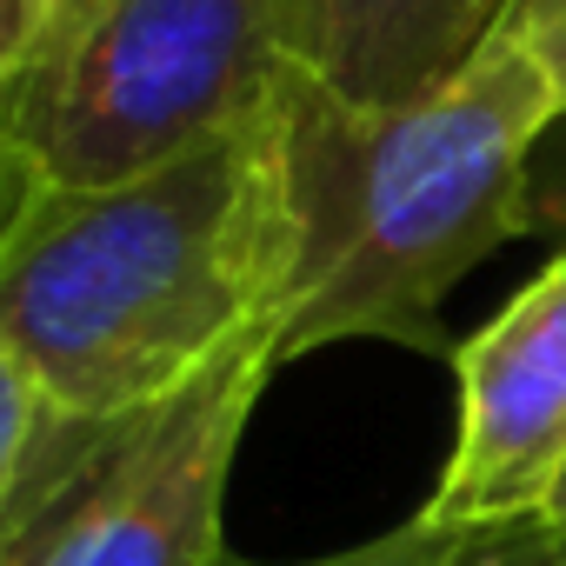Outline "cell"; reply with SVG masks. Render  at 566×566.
Here are the masks:
<instances>
[{
  "label": "cell",
  "mask_w": 566,
  "mask_h": 566,
  "mask_svg": "<svg viewBox=\"0 0 566 566\" xmlns=\"http://www.w3.org/2000/svg\"><path fill=\"white\" fill-rule=\"evenodd\" d=\"M287 260L294 207L273 87L260 114L127 187L0 213V340L48 413L134 420L253 334H280Z\"/></svg>",
  "instance_id": "1"
},
{
  "label": "cell",
  "mask_w": 566,
  "mask_h": 566,
  "mask_svg": "<svg viewBox=\"0 0 566 566\" xmlns=\"http://www.w3.org/2000/svg\"><path fill=\"white\" fill-rule=\"evenodd\" d=\"M559 120V87L520 28H500L453 81L400 107H354L287 67L294 260L280 294V367L387 340L447 354L440 307L506 240H526V167Z\"/></svg>",
  "instance_id": "2"
},
{
  "label": "cell",
  "mask_w": 566,
  "mask_h": 566,
  "mask_svg": "<svg viewBox=\"0 0 566 566\" xmlns=\"http://www.w3.org/2000/svg\"><path fill=\"white\" fill-rule=\"evenodd\" d=\"M280 74V0H101L21 54L0 107V213L127 187L260 114Z\"/></svg>",
  "instance_id": "3"
},
{
  "label": "cell",
  "mask_w": 566,
  "mask_h": 566,
  "mask_svg": "<svg viewBox=\"0 0 566 566\" xmlns=\"http://www.w3.org/2000/svg\"><path fill=\"white\" fill-rule=\"evenodd\" d=\"M453 453L413 520L526 526L566 480V247L453 347Z\"/></svg>",
  "instance_id": "4"
},
{
  "label": "cell",
  "mask_w": 566,
  "mask_h": 566,
  "mask_svg": "<svg viewBox=\"0 0 566 566\" xmlns=\"http://www.w3.org/2000/svg\"><path fill=\"white\" fill-rule=\"evenodd\" d=\"M273 367L280 334H253L187 394L154 407L48 566H227V480Z\"/></svg>",
  "instance_id": "5"
},
{
  "label": "cell",
  "mask_w": 566,
  "mask_h": 566,
  "mask_svg": "<svg viewBox=\"0 0 566 566\" xmlns=\"http://www.w3.org/2000/svg\"><path fill=\"white\" fill-rule=\"evenodd\" d=\"M520 0H280L287 67L354 107H400L453 81Z\"/></svg>",
  "instance_id": "6"
},
{
  "label": "cell",
  "mask_w": 566,
  "mask_h": 566,
  "mask_svg": "<svg viewBox=\"0 0 566 566\" xmlns=\"http://www.w3.org/2000/svg\"><path fill=\"white\" fill-rule=\"evenodd\" d=\"M147 413L134 420H48L41 447H34V473L0 526V566H48L54 546L74 533V520L101 500V486L114 480L120 453L134 447Z\"/></svg>",
  "instance_id": "7"
},
{
  "label": "cell",
  "mask_w": 566,
  "mask_h": 566,
  "mask_svg": "<svg viewBox=\"0 0 566 566\" xmlns=\"http://www.w3.org/2000/svg\"><path fill=\"white\" fill-rule=\"evenodd\" d=\"M227 566H566V546L539 520L473 526V533L407 520V526L360 539V546H340V553H314V559H240V553H227Z\"/></svg>",
  "instance_id": "8"
},
{
  "label": "cell",
  "mask_w": 566,
  "mask_h": 566,
  "mask_svg": "<svg viewBox=\"0 0 566 566\" xmlns=\"http://www.w3.org/2000/svg\"><path fill=\"white\" fill-rule=\"evenodd\" d=\"M48 420L54 413H48L34 374L21 367V354L8 340H0V526H8V513H14V500H21V486L34 473V447H41Z\"/></svg>",
  "instance_id": "9"
},
{
  "label": "cell",
  "mask_w": 566,
  "mask_h": 566,
  "mask_svg": "<svg viewBox=\"0 0 566 566\" xmlns=\"http://www.w3.org/2000/svg\"><path fill=\"white\" fill-rule=\"evenodd\" d=\"M526 240L539 247H566V114L546 127V140L533 147L526 167Z\"/></svg>",
  "instance_id": "10"
},
{
  "label": "cell",
  "mask_w": 566,
  "mask_h": 566,
  "mask_svg": "<svg viewBox=\"0 0 566 566\" xmlns=\"http://www.w3.org/2000/svg\"><path fill=\"white\" fill-rule=\"evenodd\" d=\"M28 28H34L28 0H0V107H8V87H14V74H21V54H28Z\"/></svg>",
  "instance_id": "11"
},
{
  "label": "cell",
  "mask_w": 566,
  "mask_h": 566,
  "mask_svg": "<svg viewBox=\"0 0 566 566\" xmlns=\"http://www.w3.org/2000/svg\"><path fill=\"white\" fill-rule=\"evenodd\" d=\"M101 0H28V14H34V28H28V48H41V41H54V34H67L81 14H94Z\"/></svg>",
  "instance_id": "12"
},
{
  "label": "cell",
  "mask_w": 566,
  "mask_h": 566,
  "mask_svg": "<svg viewBox=\"0 0 566 566\" xmlns=\"http://www.w3.org/2000/svg\"><path fill=\"white\" fill-rule=\"evenodd\" d=\"M539 526H546V533H553V539L566 546V480H559V493L546 500V513H539Z\"/></svg>",
  "instance_id": "13"
},
{
  "label": "cell",
  "mask_w": 566,
  "mask_h": 566,
  "mask_svg": "<svg viewBox=\"0 0 566 566\" xmlns=\"http://www.w3.org/2000/svg\"><path fill=\"white\" fill-rule=\"evenodd\" d=\"M546 8H559V0H520V14H513V21H526V14H546Z\"/></svg>",
  "instance_id": "14"
}]
</instances>
